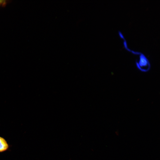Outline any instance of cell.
Here are the masks:
<instances>
[{
	"mask_svg": "<svg viewBox=\"0 0 160 160\" xmlns=\"http://www.w3.org/2000/svg\"><path fill=\"white\" fill-rule=\"evenodd\" d=\"M136 64L137 68L142 72L148 71L151 68V65L148 60L141 53L140 55L139 59L138 62H136Z\"/></svg>",
	"mask_w": 160,
	"mask_h": 160,
	"instance_id": "cell-1",
	"label": "cell"
},
{
	"mask_svg": "<svg viewBox=\"0 0 160 160\" xmlns=\"http://www.w3.org/2000/svg\"><path fill=\"white\" fill-rule=\"evenodd\" d=\"M10 147V145L6 140L0 136V153L8 151Z\"/></svg>",
	"mask_w": 160,
	"mask_h": 160,
	"instance_id": "cell-2",
	"label": "cell"
},
{
	"mask_svg": "<svg viewBox=\"0 0 160 160\" xmlns=\"http://www.w3.org/2000/svg\"><path fill=\"white\" fill-rule=\"evenodd\" d=\"M124 47H125V48L128 51H129V52H131V50L130 49H129L128 47H127V41H126L125 39H124Z\"/></svg>",
	"mask_w": 160,
	"mask_h": 160,
	"instance_id": "cell-3",
	"label": "cell"
},
{
	"mask_svg": "<svg viewBox=\"0 0 160 160\" xmlns=\"http://www.w3.org/2000/svg\"><path fill=\"white\" fill-rule=\"evenodd\" d=\"M6 1L4 0H0V5H4L6 4Z\"/></svg>",
	"mask_w": 160,
	"mask_h": 160,
	"instance_id": "cell-4",
	"label": "cell"
},
{
	"mask_svg": "<svg viewBox=\"0 0 160 160\" xmlns=\"http://www.w3.org/2000/svg\"><path fill=\"white\" fill-rule=\"evenodd\" d=\"M119 34L120 37L121 39H124L123 35H122V33H121V32L120 31H119Z\"/></svg>",
	"mask_w": 160,
	"mask_h": 160,
	"instance_id": "cell-5",
	"label": "cell"
}]
</instances>
